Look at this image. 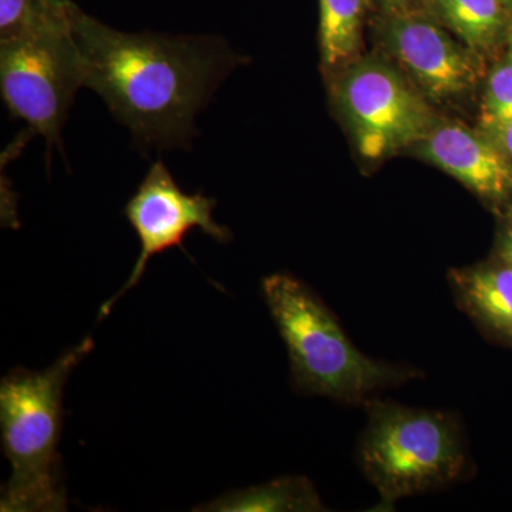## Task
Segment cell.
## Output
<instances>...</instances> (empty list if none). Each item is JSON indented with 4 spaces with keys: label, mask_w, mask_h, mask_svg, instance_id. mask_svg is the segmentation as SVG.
Returning <instances> with one entry per match:
<instances>
[{
    "label": "cell",
    "mask_w": 512,
    "mask_h": 512,
    "mask_svg": "<svg viewBox=\"0 0 512 512\" xmlns=\"http://www.w3.org/2000/svg\"><path fill=\"white\" fill-rule=\"evenodd\" d=\"M72 32L84 87L141 146L188 148L195 117L241 59L221 39L126 33L72 3Z\"/></svg>",
    "instance_id": "1"
},
{
    "label": "cell",
    "mask_w": 512,
    "mask_h": 512,
    "mask_svg": "<svg viewBox=\"0 0 512 512\" xmlns=\"http://www.w3.org/2000/svg\"><path fill=\"white\" fill-rule=\"evenodd\" d=\"M90 336L63 353L45 370L15 367L0 382V431L12 474L3 485L2 512L67 510L63 461L64 386L93 352Z\"/></svg>",
    "instance_id": "2"
},
{
    "label": "cell",
    "mask_w": 512,
    "mask_h": 512,
    "mask_svg": "<svg viewBox=\"0 0 512 512\" xmlns=\"http://www.w3.org/2000/svg\"><path fill=\"white\" fill-rule=\"evenodd\" d=\"M262 293L288 349L292 383L299 392L365 404L373 393L419 377L414 369L363 355L335 313L292 275L266 276Z\"/></svg>",
    "instance_id": "3"
},
{
    "label": "cell",
    "mask_w": 512,
    "mask_h": 512,
    "mask_svg": "<svg viewBox=\"0 0 512 512\" xmlns=\"http://www.w3.org/2000/svg\"><path fill=\"white\" fill-rule=\"evenodd\" d=\"M359 460L379 493L377 511L447 487L466 471L463 436L451 414L369 399Z\"/></svg>",
    "instance_id": "4"
},
{
    "label": "cell",
    "mask_w": 512,
    "mask_h": 512,
    "mask_svg": "<svg viewBox=\"0 0 512 512\" xmlns=\"http://www.w3.org/2000/svg\"><path fill=\"white\" fill-rule=\"evenodd\" d=\"M84 87L82 57L69 22L0 42V92L15 119L47 146L62 147L74 97Z\"/></svg>",
    "instance_id": "5"
},
{
    "label": "cell",
    "mask_w": 512,
    "mask_h": 512,
    "mask_svg": "<svg viewBox=\"0 0 512 512\" xmlns=\"http://www.w3.org/2000/svg\"><path fill=\"white\" fill-rule=\"evenodd\" d=\"M339 72L336 106L367 160L416 147L439 121L419 87L382 57L356 59Z\"/></svg>",
    "instance_id": "6"
},
{
    "label": "cell",
    "mask_w": 512,
    "mask_h": 512,
    "mask_svg": "<svg viewBox=\"0 0 512 512\" xmlns=\"http://www.w3.org/2000/svg\"><path fill=\"white\" fill-rule=\"evenodd\" d=\"M376 35L407 77L434 103L464 99L484 77V57L430 13L377 15Z\"/></svg>",
    "instance_id": "7"
},
{
    "label": "cell",
    "mask_w": 512,
    "mask_h": 512,
    "mask_svg": "<svg viewBox=\"0 0 512 512\" xmlns=\"http://www.w3.org/2000/svg\"><path fill=\"white\" fill-rule=\"evenodd\" d=\"M215 207V198L205 197L202 192L187 194L181 190L167 165L161 161L151 165L143 183L138 185L123 210L140 239V254L126 284L103 303L97 320L107 318L119 299L143 279L153 256L170 248L183 247L184 238L192 229L200 228L220 244H228L232 232L214 220Z\"/></svg>",
    "instance_id": "8"
},
{
    "label": "cell",
    "mask_w": 512,
    "mask_h": 512,
    "mask_svg": "<svg viewBox=\"0 0 512 512\" xmlns=\"http://www.w3.org/2000/svg\"><path fill=\"white\" fill-rule=\"evenodd\" d=\"M417 153L456 178L485 204L501 211L512 202V163L481 128L437 121L417 144Z\"/></svg>",
    "instance_id": "9"
},
{
    "label": "cell",
    "mask_w": 512,
    "mask_h": 512,
    "mask_svg": "<svg viewBox=\"0 0 512 512\" xmlns=\"http://www.w3.org/2000/svg\"><path fill=\"white\" fill-rule=\"evenodd\" d=\"M450 285L461 311L487 335L512 346V266L500 256L450 271Z\"/></svg>",
    "instance_id": "10"
},
{
    "label": "cell",
    "mask_w": 512,
    "mask_h": 512,
    "mask_svg": "<svg viewBox=\"0 0 512 512\" xmlns=\"http://www.w3.org/2000/svg\"><path fill=\"white\" fill-rule=\"evenodd\" d=\"M427 13L483 57L500 55L512 23L503 0H430Z\"/></svg>",
    "instance_id": "11"
},
{
    "label": "cell",
    "mask_w": 512,
    "mask_h": 512,
    "mask_svg": "<svg viewBox=\"0 0 512 512\" xmlns=\"http://www.w3.org/2000/svg\"><path fill=\"white\" fill-rule=\"evenodd\" d=\"M315 485L308 478L288 476L271 483L229 491L192 511L208 512H318L325 511Z\"/></svg>",
    "instance_id": "12"
},
{
    "label": "cell",
    "mask_w": 512,
    "mask_h": 512,
    "mask_svg": "<svg viewBox=\"0 0 512 512\" xmlns=\"http://www.w3.org/2000/svg\"><path fill=\"white\" fill-rule=\"evenodd\" d=\"M370 0H319L320 59L328 72H339L359 59Z\"/></svg>",
    "instance_id": "13"
},
{
    "label": "cell",
    "mask_w": 512,
    "mask_h": 512,
    "mask_svg": "<svg viewBox=\"0 0 512 512\" xmlns=\"http://www.w3.org/2000/svg\"><path fill=\"white\" fill-rule=\"evenodd\" d=\"M72 0H0V42L69 22Z\"/></svg>",
    "instance_id": "14"
},
{
    "label": "cell",
    "mask_w": 512,
    "mask_h": 512,
    "mask_svg": "<svg viewBox=\"0 0 512 512\" xmlns=\"http://www.w3.org/2000/svg\"><path fill=\"white\" fill-rule=\"evenodd\" d=\"M512 117V23L507 40L485 80L481 103V128L494 126Z\"/></svg>",
    "instance_id": "15"
},
{
    "label": "cell",
    "mask_w": 512,
    "mask_h": 512,
    "mask_svg": "<svg viewBox=\"0 0 512 512\" xmlns=\"http://www.w3.org/2000/svg\"><path fill=\"white\" fill-rule=\"evenodd\" d=\"M430 0H370L377 15H402V13L427 12Z\"/></svg>",
    "instance_id": "16"
},
{
    "label": "cell",
    "mask_w": 512,
    "mask_h": 512,
    "mask_svg": "<svg viewBox=\"0 0 512 512\" xmlns=\"http://www.w3.org/2000/svg\"><path fill=\"white\" fill-rule=\"evenodd\" d=\"M488 134L498 147L504 151L505 156L512 163V117L503 121V123L494 124V126L481 128Z\"/></svg>",
    "instance_id": "17"
},
{
    "label": "cell",
    "mask_w": 512,
    "mask_h": 512,
    "mask_svg": "<svg viewBox=\"0 0 512 512\" xmlns=\"http://www.w3.org/2000/svg\"><path fill=\"white\" fill-rule=\"evenodd\" d=\"M498 254L507 264L512 266V214L508 218L507 224L501 232L500 241L497 247Z\"/></svg>",
    "instance_id": "18"
},
{
    "label": "cell",
    "mask_w": 512,
    "mask_h": 512,
    "mask_svg": "<svg viewBox=\"0 0 512 512\" xmlns=\"http://www.w3.org/2000/svg\"><path fill=\"white\" fill-rule=\"evenodd\" d=\"M505 5H507V8L511 10L512 13V0H503Z\"/></svg>",
    "instance_id": "19"
}]
</instances>
